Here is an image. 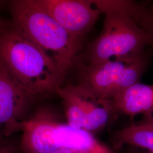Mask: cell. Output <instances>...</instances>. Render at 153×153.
<instances>
[{
	"instance_id": "5b68a950",
	"label": "cell",
	"mask_w": 153,
	"mask_h": 153,
	"mask_svg": "<svg viewBox=\"0 0 153 153\" xmlns=\"http://www.w3.org/2000/svg\"><path fill=\"white\" fill-rule=\"evenodd\" d=\"M147 62L148 57L145 54L88 64L81 71L79 85L99 97L111 100L126 88L140 82Z\"/></svg>"
},
{
	"instance_id": "ba28073f",
	"label": "cell",
	"mask_w": 153,
	"mask_h": 153,
	"mask_svg": "<svg viewBox=\"0 0 153 153\" xmlns=\"http://www.w3.org/2000/svg\"><path fill=\"white\" fill-rule=\"evenodd\" d=\"M76 38L91 30L101 13L90 0H34Z\"/></svg>"
},
{
	"instance_id": "7c38bea8",
	"label": "cell",
	"mask_w": 153,
	"mask_h": 153,
	"mask_svg": "<svg viewBox=\"0 0 153 153\" xmlns=\"http://www.w3.org/2000/svg\"><path fill=\"white\" fill-rule=\"evenodd\" d=\"M150 15V34L153 38V6L149 9Z\"/></svg>"
},
{
	"instance_id": "8992f818",
	"label": "cell",
	"mask_w": 153,
	"mask_h": 153,
	"mask_svg": "<svg viewBox=\"0 0 153 153\" xmlns=\"http://www.w3.org/2000/svg\"><path fill=\"white\" fill-rule=\"evenodd\" d=\"M56 93L62 99L67 124L93 134L107 126L115 113L111 100L102 98L82 85H68Z\"/></svg>"
},
{
	"instance_id": "52a82bcc",
	"label": "cell",
	"mask_w": 153,
	"mask_h": 153,
	"mask_svg": "<svg viewBox=\"0 0 153 153\" xmlns=\"http://www.w3.org/2000/svg\"><path fill=\"white\" fill-rule=\"evenodd\" d=\"M35 98L19 85L0 61V126L4 128L5 137L21 131Z\"/></svg>"
},
{
	"instance_id": "277c9868",
	"label": "cell",
	"mask_w": 153,
	"mask_h": 153,
	"mask_svg": "<svg viewBox=\"0 0 153 153\" xmlns=\"http://www.w3.org/2000/svg\"><path fill=\"white\" fill-rule=\"evenodd\" d=\"M151 45L152 36L131 16L119 11L109 12L105 14L102 32L88 48V64L141 56Z\"/></svg>"
},
{
	"instance_id": "3957f363",
	"label": "cell",
	"mask_w": 153,
	"mask_h": 153,
	"mask_svg": "<svg viewBox=\"0 0 153 153\" xmlns=\"http://www.w3.org/2000/svg\"><path fill=\"white\" fill-rule=\"evenodd\" d=\"M22 153H49L61 149L79 153H115L93 134L62 124L48 109H37L22 124Z\"/></svg>"
},
{
	"instance_id": "2e32d148",
	"label": "cell",
	"mask_w": 153,
	"mask_h": 153,
	"mask_svg": "<svg viewBox=\"0 0 153 153\" xmlns=\"http://www.w3.org/2000/svg\"><path fill=\"white\" fill-rule=\"evenodd\" d=\"M150 153H153V152H150Z\"/></svg>"
},
{
	"instance_id": "8fae6325",
	"label": "cell",
	"mask_w": 153,
	"mask_h": 153,
	"mask_svg": "<svg viewBox=\"0 0 153 153\" xmlns=\"http://www.w3.org/2000/svg\"><path fill=\"white\" fill-rule=\"evenodd\" d=\"M19 152V145L11 140H0V153H17Z\"/></svg>"
},
{
	"instance_id": "7a4b0ae2",
	"label": "cell",
	"mask_w": 153,
	"mask_h": 153,
	"mask_svg": "<svg viewBox=\"0 0 153 153\" xmlns=\"http://www.w3.org/2000/svg\"><path fill=\"white\" fill-rule=\"evenodd\" d=\"M0 61L26 92L36 98L56 93L65 74L14 28L0 35Z\"/></svg>"
},
{
	"instance_id": "30bf717a",
	"label": "cell",
	"mask_w": 153,
	"mask_h": 153,
	"mask_svg": "<svg viewBox=\"0 0 153 153\" xmlns=\"http://www.w3.org/2000/svg\"><path fill=\"white\" fill-rule=\"evenodd\" d=\"M112 142L115 149L130 145L153 152V124L143 122L117 131L112 135Z\"/></svg>"
},
{
	"instance_id": "9a60e30c",
	"label": "cell",
	"mask_w": 153,
	"mask_h": 153,
	"mask_svg": "<svg viewBox=\"0 0 153 153\" xmlns=\"http://www.w3.org/2000/svg\"><path fill=\"white\" fill-rule=\"evenodd\" d=\"M144 122L153 124V114L151 116L148 117H145V121Z\"/></svg>"
},
{
	"instance_id": "9c48e42d",
	"label": "cell",
	"mask_w": 153,
	"mask_h": 153,
	"mask_svg": "<svg viewBox=\"0 0 153 153\" xmlns=\"http://www.w3.org/2000/svg\"><path fill=\"white\" fill-rule=\"evenodd\" d=\"M111 100L115 112L131 117L143 114L148 117L153 114V85L138 82L117 94Z\"/></svg>"
},
{
	"instance_id": "5bb4252c",
	"label": "cell",
	"mask_w": 153,
	"mask_h": 153,
	"mask_svg": "<svg viewBox=\"0 0 153 153\" xmlns=\"http://www.w3.org/2000/svg\"><path fill=\"white\" fill-rule=\"evenodd\" d=\"M7 28V27L6 25L5 22H4L0 18V35L3 33L4 31H5Z\"/></svg>"
},
{
	"instance_id": "4fadbf2b",
	"label": "cell",
	"mask_w": 153,
	"mask_h": 153,
	"mask_svg": "<svg viewBox=\"0 0 153 153\" xmlns=\"http://www.w3.org/2000/svg\"><path fill=\"white\" fill-rule=\"evenodd\" d=\"M49 153H79L78 152H76V151L70 150V149H61L57 150L56 151H54L53 152H51Z\"/></svg>"
},
{
	"instance_id": "6da1fadb",
	"label": "cell",
	"mask_w": 153,
	"mask_h": 153,
	"mask_svg": "<svg viewBox=\"0 0 153 153\" xmlns=\"http://www.w3.org/2000/svg\"><path fill=\"white\" fill-rule=\"evenodd\" d=\"M10 9L13 27L38 47L66 75L76 62L80 39L68 33L34 0L11 1Z\"/></svg>"
}]
</instances>
